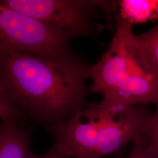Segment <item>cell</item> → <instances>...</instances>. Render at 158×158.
Returning <instances> with one entry per match:
<instances>
[{
    "mask_svg": "<svg viewBox=\"0 0 158 158\" xmlns=\"http://www.w3.org/2000/svg\"><path fill=\"white\" fill-rule=\"evenodd\" d=\"M135 38L147 61L158 75V23L145 33L135 35Z\"/></svg>",
    "mask_w": 158,
    "mask_h": 158,
    "instance_id": "cell-8",
    "label": "cell"
},
{
    "mask_svg": "<svg viewBox=\"0 0 158 158\" xmlns=\"http://www.w3.org/2000/svg\"><path fill=\"white\" fill-rule=\"evenodd\" d=\"M156 107L155 113H153L149 132L148 148L158 156V100L155 104Z\"/></svg>",
    "mask_w": 158,
    "mask_h": 158,
    "instance_id": "cell-10",
    "label": "cell"
},
{
    "mask_svg": "<svg viewBox=\"0 0 158 158\" xmlns=\"http://www.w3.org/2000/svg\"><path fill=\"white\" fill-rule=\"evenodd\" d=\"M90 66L78 54L55 60L0 51V76L10 95L45 127L68 120L87 104Z\"/></svg>",
    "mask_w": 158,
    "mask_h": 158,
    "instance_id": "cell-1",
    "label": "cell"
},
{
    "mask_svg": "<svg viewBox=\"0 0 158 158\" xmlns=\"http://www.w3.org/2000/svg\"><path fill=\"white\" fill-rule=\"evenodd\" d=\"M23 113L12 100L0 76V122L18 123Z\"/></svg>",
    "mask_w": 158,
    "mask_h": 158,
    "instance_id": "cell-9",
    "label": "cell"
},
{
    "mask_svg": "<svg viewBox=\"0 0 158 158\" xmlns=\"http://www.w3.org/2000/svg\"><path fill=\"white\" fill-rule=\"evenodd\" d=\"M153 113L102 98L87 102L68 120L45 128L69 158H102L132 142L149 143Z\"/></svg>",
    "mask_w": 158,
    "mask_h": 158,
    "instance_id": "cell-2",
    "label": "cell"
},
{
    "mask_svg": "<svg viewBox=\"0 0 158 158\" xmlns=\"http://www.w3.org/2000/svg\"><path fill=\"white\" fill-rule=\"evenodd\" d=\"M115 17L132 26L158 19V0L117 1Z\"/></svg>",
    "mask_w": 158,
    "mask_h": 158,
    "instance_id": "cell-7",
    "label": "cell"
},
{
    "mask_svg": "<svg viewBox=\"0 0 158 158\" xmlns=\"http://www.w3.org/2000/svg\"><path fill=\"white\" fill-rule=\"evenodd\" d=\"M4 5L72 35L94 37L103 25L98 21L108 1L0 0Z\"/></svg>",
    "mask_w": 158,
    "mask_h": 158,
    "instance_id": "cell-5",
    "label": "cell"
},
{
    "mask_svg": "<svg viewBox=\"0 0 158 158\" xmlns=\"http://www.w3.org/2000/svg\"><path fill=\"white\" fill-rule=\"evenodd\" d=\"M31 131L18 123L0 122V158H31Z\"/></svg>",
    "mask_w": 158,
    "mask_h": 158,
    "instance_id": "cell-6",
    "label": "cell"
},
{
    "mask_svg": "<svg viewBox=\"0 0 158 158\" xmlns=\"http://www.w3.org/2000/svg\"><path fill=\"white\" fill-rule=\"evenodd\" d=\"M74 38L62 29L18 11L0 1V51L62 60L77 55L70 47Z\"/></svg>",
    "mask_w": 158,
    "mask_h": 158,
    "instance_id": "cell-4",
    "label": "cell"
},
{
    "mask_svg": "<svg viewBox=\"0 0 158 158\" xmlns=\"http://www.w3.org/2000/svg\"><path fill=\"white\" fill-rule=\"evenodd\" d=\"M132 27L115 17V31L107 51L91 64L90 91L130 106L155 104L158 75L147 61Z\"/></svg>",
    "mask_w": 158,
    "mask_h": 158,
    "instance_id": "cell-3",
    "label": "cell"
},
{
    "mask_svg": "<svg viewBox=\"0 0 158 158\" xmlns=\"http://www.w3.org/2000/svg\"><path fill=\"white\" fill-rule=\"evenodd\" d=\"M31 158H69L55 144L45 154L36 155L33 154Z\"/></svg>",
    "mask_w": 158,
    "mask_h": 158,
    "instance_id": "cell-12",
    "label": "cell"
},
{
    "mask_svg": "<svg viewBox=\"0 0 158 158\" xmlns=\"http://www.w3.org/2000/svg\"><path fill=\"white\" fill-rule=\"evenodd\" d=\"M125 158H158V156L151 151L148 144L134 143L128 155Z\"/></svg>",
    "mask_w": 158,
    "mask_h": 158,
    "instance_id": "cell-11",
    "label": "cell"
}]
</instances>
